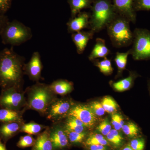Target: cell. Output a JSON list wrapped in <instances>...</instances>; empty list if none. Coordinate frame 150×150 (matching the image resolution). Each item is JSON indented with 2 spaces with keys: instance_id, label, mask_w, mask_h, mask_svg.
Instances as JSON below:
<instances>
[{
  "instance_id": "obj_1",
  "label": "cell",
  "mask_w": 150,
  "mask_h": 150,
  "mask_svg": "<svg viewBox=\"0 0 150 150\" xmlns=\"http://www.w3.org/2000/svg\"><path fill=\"white\" fill-rule=\"evenodd\" d=\"M25 59L13 50V47L0 51V87L23 88Z\"/></svg>"
},
{
  "instance_id": "obj_2",
  "label": "cell",
  "mask_w": 150,
  "mask_h": 150,
  "mask_svg": "<svg viewBox=\"0 0 150 150\" xmlns=\"http://www.w3.org/2000/svg\"><path fill=\"white\" fill-rule=\"evenodd\" d=\"M25 91L27 94L26 110H35L43 116H46L50 105L57 98L49 85L39 82L27 88Z\"/></svg>"
},
{
  "instance_id": "obj_3",
  "label": "cell",
  "mask_w": 150,
  "mask_h": 150,
  "mask_svg": "<svg viewBox=\"0 0 150 150\" xmlns=\"http://www.w3.org/2000/svg\"><path fill=\"white\" fill-rule=\"evenodd\" d=\"M90 9L89 29L94 33L105 29L117 14L112 0H93Z\"/></svg>"
},
{
  "instance_id": "obj_4",
  "label": "cell",
  "mask_w": 150,
  "mask_h": 150,
  "mask_svg": "<svg viewBox=\"0 0 150 150\" xmlns=\"http://www.w3.org/2000/svg\"><path fill=\"white\" fill-rule=\"evenodd\" d=\"M130 23L126 17L117 14L108 25L105 29L113 47L121 48L132 44L133 32L130 28Z\"/></svg>"
},
{
  "instance_id": "obj_5",
  "label": "cell",
  "mask_w": 150,
  "mask_h": 150,
  "mask_svg": "<svg viewBox=\"0 0 150 150\" xmlns=\"http://www.w3.org/2000/svg\"><path fill=\"white\" fill-rule=\"evenodd\" d=\"M0 36L4 44L12 46H18L30 40L33 34L29 27L14 20L8 22Z\"/></svg>"
},
{
  "instance_id": "obj_6",
  "label": "cell",
  "mask_w": 150,
  "mask_h": 150,
  "mask_svg": "<svg viewBox=\"0 0 150 150\" xmlns=\"http://www.w3.org/2000/svg\"><path fill=\"white\" fill-rule=\"evenodd\" d=\"M132 47L129 49L130 55L134 60L150 59V31L147 29L137 28L133 32Z\"/></svg>"
},
{
  "instance_id": "obj_7",
  "label": "cell",
  "mask_w": 150,
  "mask_h": 150,
  "mask_svg": "<svg viewBox=\"0 0 150 150\" xmlns=\"http://www.w3.org/2000/svg\"><path fill=\"white\" fill-rule=\"evenodd\" d=\"M25 93V91H23L21 88L12 87L1 89L0 94V108L17 110H26Z\"/></svg>"
},
{
  "instance_id": "obj_8",
  "label": "cell",
  "mask_w": 150,
  "mask_h": 150,
  "mask_svg": "<svg viewBox=\"0 0 150 150\" xmlns=\"http://www.w3.org/2000/svg\"><path fill=\"white\" fill-rule=\"evenodd\" d=\"M74 105L70 100L57 98L50 105L46 118L54 123L59 122L63 118L67 117Z\"/></svg>"
},
{
  "instance_id": "obj_9",
  "label": "cell",
  "mask_w": 150,
  "mask_h": 150,
  "mask_svg": "<svg viewBox=\"0 0 150 150\" xmlns=\"http://www.w3.org/2000/svg\"><path fill=\"white\" fill-rule=\"evenodd\" d=\"M68 116H73L79 119L89 129L93 128L98 119L89 106L83 104L74 105Z\"/></svg>"
},
{
  "instance_id": "obj_10",
  "label": "cell",
  "mask_w": 150,
  "mask_h": 150,
  "mask_svg": "<svg viewBox=\"0 0 150 150\" xmlns=\"http://www.w3.org/2000/svg\"><path fill=\"white\" fill-rule=\"evenodd\" d=\"M49 129L53 150H63L67 148L69 146V140L64 125L59 122H56Z\"/></svg>"
},
{
  "instance_id": "obj_11",
  "label": "cell",
  "mask_w": 150,
  "mask_h": 150,
  "mask_svg": "<svg viewBox=\"0 0 150 150\" xmlns=\"http://www.w3.org/2000/svg\"><path fill=\"white\" fill-rule=\"evenodd\" d=\"M43 68L40 53L35 51L33 52L29 62L25 64L23 72L30 80L38 82L41 78Z\"/></svg>"
},
{
  "instance_id": "obj_12",
  "label": "cell",
  "mask_w": 150,
  "mask_h": 150,
  "mask_svg": "<svg viewBox=\"0 0 150 150\" xmlns=\"http://www.w3.org/2000/svg\"><path fill=\"white\" fill-rule=\"evenodd\" d=\"M135 0H112L117 14L126 17L133 23L137 20L136 12L134 8Z\"/></svg>"
},
{
  "instance_id": "obj_13",
  "label": "cell",
  "mask_w": 150,
  "mask_h": 150,
  "mask_svg": "<svg viewBox=\"0 0 150 150\" xmlns=\"http://www.w3.org/2000/svg\"><path fill=\"white\" fill-rule=\"evenodd\" d=\"M89 19L90 13L86 11H81L74 17L71 18L67 23L68 32L72 34L86 28L89 29Z\"/></svg>"
},
{
  "instance_id": "obj_14",
  "label": "cell",
  "mask_w": 150,
  "mask_h": 150,
  "mask_svg": "<svg viewBox=\"0 0 150 150\" xmlns=\"http://www.w3.org/2000/svg\"><path fill=\"white\" fill-rule=\"evenodd\" d=\"M94 34L91 30H82L71 34L72 40L76 46L78 54H81L83 53L88 41L93 38Z\"/></svg>"
},
{
  "instance_id": "obj_15",
  "label": "cell",
  "mask_w": 150,
  "mask_h": 150,
  "mask_svg": "<svg viewBox=\"0 0 150 150\" xmlns=\"http://www.w3.org/2000/svg\"><path fill=\"white\" fill-rule=\"evenodd\" d=\"M24 123L17 122L2 123L0 126V139L6 143L21 132V126Z\"/></svg>"
},
{
  "instance_id": "obj_16",
  "label": "cell",
  "mask_w": 150,
  "mask_h": 150,
  "mask_svg": "<svg viewBox=\"0 0 150 150\" xmlns=\"http://www.w3.org/2000/svg\"><path fill=\"white\" fill-rule=\"evenodd\" d=\"M26 110H14L6 108L0 109V123L17 122L24 123L23 114Z\"/></svg>"
},
{
  "instance_id": "obj_17",
  "label": "cell",
  "mask_w": 150,
  "mask_h": 150,
  "mask_svg": "<svg viewBox=\"0 0 150 150\" xmlns=\"http://www.w3.org/2000/svg\"><path fill=\"white\" fill-rule=\"evenodd\" d=\"M50 135V129L47 127L43 132L38 135L35 144L31 150H53Z\"/></svg>"
},
{
  "instance_id": "obj_18",
  "label": "cell",
  "mask_w": 150,
  "mask_h": 150,
  "mask_svg": "<svg viewBox=\"0 0 150 150\" xmlns=\"http://www.w3.org/2000/svg\"><path fill=\"white\" fill-rule=\"evenodd\" d=\"M110 51L108 48L104 39L101 38H96V43L91 52L89 55V60L91 62L98 58H107Z\"/></svg>"
},
{
  "instance_id": "obj_19",
  "label": "cell",
  "mask_w": 150,
  "mask_h": 150,
  "mask_svg": "<svg viewBox=\"0 0 150 150\" xmlns=\"http://www.w3.org/2000/svg\"><path fill=\"white\" fill-rule=\"evenodd\" d=\"M49 86L52 91L56 95H66L74 89L73 83L67 80H57L54 81Z\"/></svg>"
},
{
  "instance_id": "obj_20",
  "label": "cell",
  "mask_w": 150,
  "mask_h": 150,
  "mask_svg": "<svg viewBox=\"0 0 150 150\" xmlns=\"http://www.w3.org/2000/svg\"><path fill=\"white\" fill-rule=\"evenodd\" d=\"M93 0H68L71 12V18L76 16L85 9L90 8Z\"/></svg>"
},
{
  "instance_id": "obj_21",
  "label": "cell",
  "mask_w": 150,
  "mask_h": 150,
  "mask_svg": "<svg viewBox=\"0 0 150 150\" xmlns=\"http://www.w3.org/2000/svg\"><path fill=\"white\" fill-rule=\"evenodd\" d=\"M64 125L66 130L78 133H84L86 128L81 120L73 116H68Z\"/></svg>"
},
{
  "instance_id": "obj_22",
  "label": "cell",
  "mask_w": 150,
  "mask_h": 150,
  "mask_svg": "<svg viewBox=\"0 0 150 150\" xmlns=\"http://www.w3.org/2000/svg\"><path fill=\"white\" fill-rule=\"evenodd\" d=\"M137 76L138 75L136 73L131 72L128 77L116 82L112 83V87L114 90L117 91H126L129 89L132 86L134 81Z\"/></svg>"
},
{
  "instance_id": "obj_23",
  "label": "cell",
  "mask_w": 150,
  "mask_h": 150,
  "mask_svg": "<svg viewBox=\"0 0 150 150\" xmlns=\"http://www.w3.org/2000/svg\"><path fill=\"white\" fill-rule=\"evenodd\" d=\"M47 127V126L32 121L23 124L21 129V132H23L30 135H38Z\"/></svg>"
},
{
  "instance_id": "obj_24",
  "label": "cell",
  "mask_w": 150,
  "mask_h": 150,
  "mask_svg": "<svg viewBox=\"0 0 150 150\" xmlns=\"http://www.w3.org/2000/svg\"><path fill=\"white\" fill-rule=\"evenodd\" d=\"M129 55H130V50L126 52H116L114 61L118 68V74H121L126 69Z\"/></svg>"
},
{
  "instance_id": "obj_25",
  "label": "cell",
  "mask_w": 150,
  "mask_h": 150,
  "mask_svg": "<svg viewBox=\"0 0 150 150\" xmlns=\"http://www.w3.org/2000/svg\"><path fill=\"white\" fill-rule=\"evenodd\" d=\"M93 62L94 64L99 69L100 72L105 75H110L112 74L113 69L111 64V61L107 58H104L102 61H99L97 59Z\"/></svg>"
},
{
  "instance_id": "obj_26",
  "label": "cell",
  "mask_w": 150,
  "mask_h": 150,
  "mask_svg": "<svg viewBox=\"0 0 150 150\" xmlns=\"http://www.w3.org/2000/svg\"><path fill=\"white\" fill-rule=\"evenodd\" d=\"M121 129L124 134L131 138L138 137L141 132L139 126L136 123L131 122L124 124Z\"/></svg>"
},
{
  "instance_id": "obj_27",
  "label": "cell",
  "mask_w": 150,
  "mask_h": 150,
  "mask_svg": "<svg viewBox=\"0 0 150 150\" xmlns=\"http://www.w3.org/2000/svg\"><path fill=\"white\" fill-rule=\"evenodd\" d=\"M85 144L88 146L91 145H101L105 146H109V143L107 139L101 134H94L90 135L87 139Z\"/></svg>"
},
{
  "instance_id": "obj_28",
  "label": "cell",
  "mask_w": 150,
  "mask_h": 150,
  "mask_svg": "<svg viewBox=\"0 0 150 150\" xmlns=\"http://www.w3.org/2000/svg\"><path fill=\"white\" fill-rule=\"evenodd\" d=\"M101 103L105 112L108 113H115L119 107L116 101L110 96H105L103 98Z\"/></svg>"
},
{
  "instance_id": "obj_29",
  "label": "cell",
  "mask_w": 150,
  "mask_h": 150,
  "mask_svg": "<svg viewBox=\"0 0 150 150\" xmlns=\"http://www.w3.org/2000/svg\"><path fill=\"white\" fill-rule=\"evenodd\" d=\"M35 139L31 135H28L21 137L16 146L20 148H25L33 146Z\"/></svg>"
},
{
  "instance_id": "obj_30",
  "label": "cell",
  "mask_w": 150,
  "mask_h": 150,
  "mask_svg": "<svg viewBox=\"0 0 150 150\" xmlns=\"http://www.w3.org/2000/svg\"><path fill=\"white\" fill-rule=\"evenodd\" d=\"M69 142L73 144H79L83 142L86 137L85 132L78 133L66 130Z\"/></svg>"
},
{
  "instance_id": "obj_31",
  "label": "cell",
  "mask_w": 150,
  "mask_h": 150,
  "mask_svg": "<svg viewBox=\"0 0 150 150\" xmlns=\"http://www.w3.org/2000/svg\"><path fill=\"white\" fill-rule=\"evenodd\" d=\"M111 124L114 127V129L117 131H120L124 124L123 116L119 113H112L111 116Z\"/></svg>"
},
{
  "instance_id": "obj_32",
  "label": "cell",
  "mask_w": 150,
  "mask_h": 150,
  "mask_svg": "<svg viewBox=\"0 0 150 150\" xmlns=\"http://www.w3.org/2000/svg\"><path fill=\"white\" fill-rule=\"evenodd\" d=\"M134 8L135 11H150V0H135Z\"/></svg>"
},
{
  "instance_id": "obj_33",
  "label": "cell",
  "mask_w": 150,
  "mask_h": 150,
  "mask_svg": "<svg viewBox=\"0 0 150 150\" xmlns=\"http://www.w3.org/2000/svg\"><path fill=\"white\" fill-rule=\"evenodd\" d=\"M111 130V125L108 118L104 119L96 128L97 131L103 136H106Z\"/></svg>"
},
{
  "instance_id": "obj_34",
  "label": "cell",
  "mask_w": 150,
  "mask_h": 150,
  "mask_svg": "<svg viewBox=\"0 0 150 150\" xmlns=\"http://www.w3.org/2000/svg\"><path fill=\"white\" fill-rule=\"evenodd\" d=\"M88 105L97 116H102L105 113V110L103 107L102 104L98 101L92 102Z\"/></svg>"
},
{
  "instance_id": "obj_35",
  "label": "cell",
  "mask_w": 150,
  "mask_h": 150,
  "mask_svg": "<svg viewBox=\"0 0 150 150\" xmlns=\"http://www.w3.org/2000/svg\"><path fill=\"white\" fill-rule=\"evenodd\" d=\"M134 150H144L145 146V140L142 137H137L131 140L129 144Z\"/></svg>"
},
{
  "instance_id": "obj_36",
  "label": "cell",
  "mask_w": 150,
  "mask_h": 150,
  "mask_svg": "<svg viewBox=\"0 0 150 150\" xmlns=\"http://www.w3.org/2000/svg\"><path fill=\"white\" fill-rule=\"evenodd\" d=\"M13 0H0V14L5 15L10 8Z\"/></svg>"
},
{
  "instance_id": "obj_37",
  "label": "cell",
  "mask_w": 150,
  "mask_h": 150,
  "mask_svg": "<svg viewBox=\"0 0 150 150\" xmlns=\"http://www.w3.org/2000/svg\"><path fill=\"white\" fill-rule=\"evenodd\" d=\"M106 139L108 142H110L112 144L114 145L115 146L119 147L122 145L123 140L118 139L115 137L114 135H112L110 132H109L106 136Z\"/></svg>"
},
{
  "instance_id": "obj_38",
  "label": "cell",
  "mask_w": 150,
  "mask_h": 150,
  "mask_svg": "<svg viewBox=\"0 0 150 150\" xmlns=\"http://www.w3.org/2000/svg\"><path fill=\"white\" fill-rule=\"evenodd\" d=\"M9 21L7 17L5 15L0 14V34L4 29V27Z\"/></svg>"
},
{
  "instance_id": "obj_39",
  "label": "cell",
  "mask_w": 150,
  "mask_h": 150,
  "mask_svg": "<svg viewBox=\"0 0 150 150\" xmlns=\"http://www.w3.org/2000/svg\"><path fill=\"white\" fill-rule=\"evenodd\" d=\"M88 150H108L106 146L101 145H91L88 146Z\"/></svg>"
},
{
  "instance_id": "obj_40",
  "label": "cell",
  "mask_w": 150,
  "mask_h": 150,
  "mask_svg": "<svg viewBox=\"0 0 150 150\" xmlns=\"http://www.w3.org/2000/svg\"><path fill=\"white\" fill-rule=\"evenodd\" d=\"M0 150H7L5 145L3 144L1 140L0 139Z\"/></svg>"
},
{
  "instance_id": "obj_41",
  "label": "cell",
  "mask_w": 150,
  "mask_h": 150,
  "mask_svg": "<svg viewBox=\"0 0 150 150\" xmlns=\"http://www.w3.org/2000/svg\"><path fill=\"white\" fill-rule=\"evenodd\" d=\"M121 150H134L131 147V146L129 145H126Z\"/></svg>"
},
{
  "instance_id": "obj_42",
  "label": "cell",
  "mask_w": 150,
  "mask_h": 150,
  "mask_svg": "<svg viewBox=\"0 0 150 150\" xmlns=\"http://www.w3.org/2000/svg\"><path fill=\"white\" fill-rule=\"evenodd\" d=\"M149 90H150V83H149Z\"/></svg>"
}]
</instances>
